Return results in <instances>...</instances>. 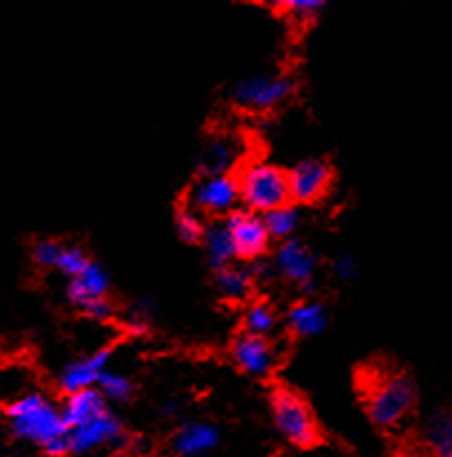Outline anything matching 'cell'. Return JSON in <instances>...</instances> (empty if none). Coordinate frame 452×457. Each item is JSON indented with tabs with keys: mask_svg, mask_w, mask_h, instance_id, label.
<instances>
[{
	"mask_svg": "<svg viewBox=\"0 0 452 457\" xmlns=\"http://www.w3.org/2000/svg\"><path fill=\"white\" fill-rule=\"evenodd\" d=\"M417 404V384L408 375H390L373 388L368 413L374 424L383 428L397 427Z\"/></svg>",
	"mask_w": 452,
	"mask_h": 457,
	"instance_id": "3957f363",
	"label": "cell"
},
{
	"mask_svg": "<svg viewBox=\"0 0 452 457\" xmlns=\"http://www.w3.org/2000/svg\"><path fill=\"white\" fill-rule=\"evenodd\" d=\"M275 268L294 284H310L316 259L303 241L285 239L275 254Z\"/></svg>",
	"mask_w": 452,
	"mask_h": 457,
	"instance_id": "8fae6325",
	"label": "cell"
},
{
	"mask_svg": "<svg viewBox=\"0 0 452 457\" xmlns=\"http://www.w3.org/2000/svg\"><path fill=\"white\" fill-rule=\"evenodd\" d=\"M232 360L245 373L254 378H266L276 366V348L267 337L243 333L232 344Z\"/></svg>",
	"mask_w": 452,
	"mask_h": 457,
	"instance_id": "9c48e42d",
	"label": "cell"
},
{
	"mask_svg": "<svg viewBox=\"0 0 452 457\" xmlns=\"http://www.w3.org/2000/svg\"><path fill=\"white\" fill-rule=\"evenodd\" d=\"M226 226L236 257L252 259V262L263 257L267 244H270V235H267L266 223L259 214L250 212V210H239L226 219Z\"/></svg>",
	"mask_w": 452,
	"mask_h": 457,
	"instance_id": "52a82bcc",
	"label": "cell"
},
{
	"mask_svg": "<svg viewBox=\"0 0 452 457\" xmlns=\"http://www.w3.org/2000/svg\"><path fill=\"white\" fill-rule=\"evenodd\" d=\"M65 245L58 244L53 239H43L34 245V259L45 268H56L58 259H61V253Z\"/></svg>",
	"mask_w": 452,
	"mask_h": 457,
	"instance_id": "484cf974",
	"label": "cell"
},
{
	"mask_svg": "<svg viewBox=\"0 0 452 457\" xmlns=\"http://www.w3.org/2000/svg\"><path fill=\"white\" fill-rule=\"evenodd\" d=\"M292 79L284 74H254L239 80L234 87V101L248 110H272L292 94Z\"/></svg>",
	"mask_w": 452,
	"mask_h": 457,
	"instance_id": "5b68a950",
	"label": "cell"
},
{
	"mask_svg": "<svg viewBox=\"0 0 452 457\" xmlns=\"http://www.w3.org/2000/svg\"><path fill=\"white\" fill-rule=\"evenodd\" d=\"M87 312L89 317H92V320H96V321H105V320H110V315H111V308H110V303L105 302V299H101V302H96V303H92V306L87 308Z\"/></svg>",
	"mask_w": 452,
	"mask_h": 457,
	"instance_id": "f1b7e54d",
	"label": "cell"
},
{
	"mask_svg": "<svg viewBox=\"0 0 452 457\" xmlns=\"http://www.w3.org/2000/svg\"><path fill=\"white\" fill-rule=\"evenodd\" d=\"M107 290H110V277L107 272L98 266L96 262H89L80 275H76L74 279H70L67 286V297L74 306L87 311L92 303L105 299Z\"/></svg>",
	"mask_w": 452,
	"mask_h": 457,
	"instance_id": "4fadbf2b",
	"label": "cell"
},
{
	"mask_svg": "<svg viewBox=\"0 0 452 457\" xmlns=\"http://www.w3.org/2000/svg\"><path fill=\"white\" fill-rule=\"evenodd\" d=\"M357 259L352 257V254H339L337 259H334V272H337V277H341V279H355L357 277Z\"/></svg>",
	"mask_w": 452,
	"mask_h": 457,
	"instance_id": "83f0119b",
	"label": "cell"
},
{
	"mask_svg": "<svg viewBox=\"0 0 452 457\" xmlns=\"http://www.w3.org/2000/svg\"><path fill=\"white\" fill-rule=\"evenodd\" d=\"M177 228L181 239L190 241V244H196V241L203 239L205 235L203 221H201V217L194 212V210H183V212H178Z\"/></svg>",
	"mask_w": 452,
	"mask_h": 457,
	"instance_id": "d4e9b609",
	"label": "cell"
},
{
	"mask_svg": "<svg viewBox=\"0 0 452 457\" xmlns=\"http://www.w3.org/2000/svg\"><path fill=\"white\" fill-rule=\"evenodd\" d=\"M105 411V397L101 395V391H98V388H87V391H78L67 395V402L62 404L61 413L67 428H74L89 422V420L98 418V415H103Z\"/></svg>",
	"mask_w": 452,
	"mask_h": 457,
	"instance_id": "5bb4252c",
	"label": "cell"
},
{
	"mask_svg": "<svg viewBox=\"0 0 452 457\" xmlns=\"http://www.w3.org/2000/svg\"><path fill=\"white\" fill-rule=\"evenodd\" d=\"M12 431L22 440L36 442L52 457L71 453L70 428L62 420L61 409L40 393H29L7 409Z\"/></svg>",
	"mask_w": 452,
	"mask_h": 457,
	"instance_id": "6da1fadb",
	"label": "cell"
},
{
	"mask_svg": "<svg viewBox=\"0 0 452 457\" xmlns=\"http://www.w3.org/2000/svg\"><path fill=\"white\" fill-rule=\"evenodd\" d=\"M325 324H328V315L319 302H299L288 312V326L301 337L319 335Z\"/></svg>",
	"mask_w": 452,
	"mask_h": 457,
	"instance_id": "e0dca14e",
	"label": "cell"
},
{
	"mask_svg": "<svg viewBox=\"0 0 452 457\" xmlns=\"http://www.w3.org/2000/svg\"><path fill=\"white\" fill-rule=\"evenodd\" d=\"M96 388L101 391L103 397L114 402H123L132 395V382L127 379V375L119 373V370L107 369L105 373L101 375V379H98Z\"/></svg>",
	"mask_w": 452,
	"mask_h": 457,
	"instance_id": "603a6c76",
	"label": "cell"
},
{
	"mask_svg": "<svg viewBox=\"0 0 452 457\" xmlns=\"http://www.w3.org/2000/svg\"><path fill=\"white\" fill-rule=\"evenodd\" d=\"M276 328V312L270 303L259 302L245 311V333L267 337Z\"/></svg>",
	"mask_w": 452,
	"mask_h": 457,
	"instance_id": "7402d4cb",
	"label": "cell"
},
{
	"mask_svg": "<svg viewBox=\"0 0 452 457\" xmlns=\"http://www.w3.org/2000/svg\"><path fill=\"white\" fill-rule=\"evenodd\" d=\"M241 201L239 183L230 174H205L190 192V205L194 212L227 214L234 212Z\"/></svg>",
	"mask_w": 452,
	"mask_h": 457,
	"instance_id": "8992f818",
	"label": "cell"
},
{
	"mask_svg": "<svg viewBox=\"0 0 452 457\" xmlns=\"http://www.w3.org/2000/svg\"><path fill=\"white\" fill-rule=\"evenodd\" d=\"M272 418L281 436L292 445L308 449L316 442V424L310 406L290 388H276L272 395Z\"/></svg>",
	"mask_w": 452,
	"mask_h": 457,
	"instance_id": "277c9868",
	"label": "cell"
},
{
	"mask_svg": "<svg viewBox=\"0 0 452 457\" xmlns=\"http://www.w3.org/2000/svg\"><path fill=\"white\" fill-rule=\"evenodd\" d=\"M218 442L217 428L210 427V424L196 422L187 424L177 437H174V449L181 455H201L205 451L214 449Z\"/></svg>",
	"mask_w": 452,
	"mask_h": 457,
	"instance_id": "ac0fdd59",
	"label": "cell"
},
{
	"mask_svg": "<svg viewBox=\"0 0 452 457\" xmlns=\"http://www.w3.org/2000/svg\"><path fill=\"white\" fill-rule=\"evenodd\" d=\"M272 270H275V266L267 262H263V259H257V262H254V266L250 268L252 277H259V279H267V277L272 275Z\"/></svg>",
	"mask_w": 452,
	"mask_h": 457,
	"instance_id": "f546056e",
	"label": "cell"
},
{
	"mask_svg": "<svg viewBox=\"0 0 452 457\" xmlns=\"http://www.w3.org/2000/svg\"><path fill=\"white\" fill-rule=\"evenodd\" d=\"M123 442V427H120V422L110 411L89 420V422L80 424V427L70 428L71 453L76 455L92 453V451L103 449V446H119Z\"/></svg>",
	"mask_w": 452,
	"mask_h": 457,
	"instance_id": "ba28073f",
	"label": "cell"
},
{
	"mask_svg": "<svg viewBox=\"0 0 452 457\" xmlns=\"http://www.w3.org/2000/svg\"><path fill=\"white\" fill-rule=\"evenodd\" d=\"M330 181H333V172H330V165L325 161H301L288 174L290 199L299 201V204H312V201L321 199L328 192Z\"/></svg>",
	"mask_w": 452,
	"mask_h": 457,
	"instance_id": "30bf717a",
	"label": "cell"
},
{
	"mask_svg": "<svg viewBox=\"0 0 452 457\" xmlns=\"http://www.w3.org/2000/svg\"><path fill=\"white\" fill-rule=\"evenodd\" d=\"M263 223H266V228H267V235L285 241V239H290V235H292L294 230H297L299 212H297V208H292L290 204L281 205V208L266 212Z\"/></svg>",
	"mask_w": 452,
	"mask_h": 457,
	"instance_id": "44dd1931",
	"label": "cell"
},
{
	"mask_svg": "<svg viewBox=\"0 0 452 457\" xmlns=\"http://www.w3.org/2000/svg\"><path fill=\"white\" fill-rule=\"evenodd\" d=\"M92 262V259L87 257V254L83 253L80 248H74V245H65L61 253V259H58V270L62 272V275H67L70 279H74L76 275H80V272L87 268V263Z\"/></svg>",
	"mask_w": 452,
	"mask_h": 457,
	"instance_id": "cb8c5ba5",
	"label": "cell"
},
{
	"mask_svg": "<svg viewBox=\"0 0 452 457\" xmlns=\"http://www.w3.org/2000/svg\"><path fill=\"white\" fill-rule=\"evenodd\" d=\"M254 277L248 268L227 266L217 275V290L230 302H245L252 295Z\"/></svg>",
	"mask_w": 452,
	"mask_h": 457,
	"instance_id": "ffe728a7",
	"label": "cell"
},
{
	"mask_svg": "<svg viewBox=\"0 0 452 457\" xmlns=\"http://www.w3.org/2000/svg\"><path fill=\"white\" fill-rule=\"evenodd\" d=\"M111 351L110 348H103V351L92 353L89 357H83L78 361H71L70 366H65V370L61 373V388L71 395V393L87 391V388H96L101 375L107 370V361H110Z\"/></svg>",
	"mask_w": 452,
	"mask_h": 457,
	"instance_id": "7c38bea8",
	"label": "cell"
},
{
	"mask_svg": "<svg viewBox=\"0 0 452 457\" xmlns=\"http://www.w3.org/2000/svg\"><path fill=\"white\" fill-rule=\"evenodd\" d=\"M423 445L432 457H452V411L435 409L423 420Z\"/></svg>",
	"mask_w": 452,
	"mask_h": 457,
	"instance_id": "9a60e30c",
	"label": "cell"
},
{
	"mask_svg": "<svg viewBox=\"0 0 452 457\" xmlns=\"http://www.w3.org/2000/svg\"><path fill=\"white\" fill-rule=\"evenodd\" d=\"M236 183H239L241 201L248 205L250 212H270L281 205H288L290 201L288 174L272 163L257 161L245 165Z\"/></svg>",
	"mask_w": 452,
	"mask_h": 457,
	"instance_id": "7a4b0ae2",
	"label": "cell"
},
{
	"mask_svg": "<svg viewBox=\"0 0 452 457\" xmlns=\"http://www.w3.org/2000/svg\"><path fill=\"white\" fill-rule=\"evenodd\" d=\"M203 241H205V253H208L210 263H212L214 268L221 270V268L232 266V259L236 257V253H234V245H232L226 221L212 223V226L205 228Z\"/></svg>",
	"mask_w": 452,
	"mask_h": 457,
	"instance_id": "d6986e66",
	"label": "cell"
},
{
	"mask_svg": "<svg viewBox=\"0 0 452 457\" xmlns=\"http://www.w3.org/2000/svg\"><path fill=\"white\" fill-rule=\"evenodd\" d=\"M239 159V141L230 134H217L212 141L205 145L203 168L208 174H227L232 165Z\"/></svg>",
	"mask_w": 452,
	"mask_h": 457,
	"instance_id": "2e32d148",
	"label": "cell"
},
{
	"mask_svg": "<svg viewBox=\"0 0 452 457\" xmlns=\"http://www.w3.org/2000/svg\"><path fill=\"white\" fill-rule=\"evenodd\" d=\"M279 9L281 12H288L297 21H310L315 13L324 9V3H316V0H290V3H281Z\"/></svg>",
	"mask_w": 452,
	"mask_h": 457,
	"instance_id": "4316f807",
	"label": "cell"
}]
</instances>
